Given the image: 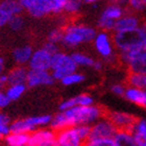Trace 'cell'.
<instances>
[{
    "mask_svg": "<svg viewBox=\"0 0 146 146\" xmlns=\"http://www.w3.org/2000/svg\"><path fill=\"white\" fill-rule=\"evenodd\" d=\"M53 140H55V131L51 128H39L29 135L27 146H42Z\"/></svg>",
    "mask_w": 146,
    "mask_h": 146,
    "instance_id": "cell-16",
    "label": "cell"
},
{
    "mask_svg": "<svg viewBox=\"0 0 146 146\" xmlns=\"http://www.w3.org/2000/svg\"><path fill=\"white\" fill-rule=\"evenodd\" d=\"M82 2L78 0H65V5L63 13L68 16L77 15L82 9Z\"/></svg>",
    "mask_w": 146,
    "mask_h": 146,
    "instance_id": "cell-27",
    "label": "cell"
},
{
    "mask_svg": "<svg viewBox=\"0 0 146 146\" xmlns=\"http://www.w3.org/2000/svg\"><path fill=\"white\" fill-rule=\"evenodd\" d=\"M26 88L27 87H26L25 84L7 86V88L5 90V94L11 101L17 100V99H19L22 95L24 94V92L26 91Z\"/></svg>",
    "mask_w": 146,
    "mask_h": 146,
    "instance_id": "cell-26",
    "label": "cell"
},
{
    "mask_svg": "<svg viewBox=\"0 0 146 146\" xmlns=\"http://www.w3.org/2000/svg\"><path fill=\"white\" fill-rule=\"evenodd\" d=\"M128 6L135 13H143L146 11V0H131Z\"/></svg>",
    "mask_w": 146,
    "mask_h": 146,
    "instance_id": "cell-34",
    "label": "cell"
},
{
    "mask_svg": "<svg viewBox=\"0 0 146 146\" xmlns=\"http://www.w3.org/2000/svg\"><path fill=\"white\" fill-rule=\"evenodd\" d=\"M9 86V80H7V76L6 74H1L0 75V91H3V89Z\"/></svg>",
    "mask_w": 146,
    "mask_h": 146,
    "instance_id": "cell-39",
    "label": "cell"
},
{
    "mask_svg": "<svg viewBox=\"0 0 146 146\" xmlns=\"http://www.w3.org/2000/svg\"><path fill=\"white\" fill-rule=\"evenodd\" d=\"M126 82H127L128 87H133V88L146 91V74L128 73L127 77H126Z\"/></svg>",
    "mask_w": 146,
    "mask_h": 146,
    "instance_id": "cell-24",
    "label": "cell"
},
{
    "mask_svg": "<svg viewBox=\"0 0 146 146\" xmlns=\"http://www.w3.org/2000/svg\"><path fill=\"white\" fill-rule=\"evenodd\" d=\"M23 7H22L20 1L15 0H4L0 2V12L3 13L6 17L12 19L13 17L21 15Z\"/></svg>",
    "mask_w": 146,
    "mask_h": 146,
    "instance_id": "cell-20",
    "label": "cell"
},
{
    "mask_svg": "<svg viewBox=\"0 0 146 146\" xmlns=\"http://www.w3.org/2000/svg\"><path fill=\"white\" fill-rule=\"evenodd\" d=\"M113 140L115 146H138L134 136L128 131H118Z\"/></svg>",
    "mask_w": 146,
    "mask_h": 146,
    "instance_id": "cell-21",
    "label": "cell"
},
{
    "mask_svg": "<svg viewBox=\"0 0 146 146\" xmlns=\"http://www.w3.org/2000/svg\"><path fill=\"white\" fill-rule=\"evenodd\" d=\"M29 135L9 133L5 137V143L7 146H27Z\"/></svg>",
    "mask_w": 146,
    "mask_h": 146,
    "instance_id": "cell-25",
    "label": "cell"
},
{
    "mask_svg": "<svg viewBox=\"0 0 146 146\" xmlns=\"http://www.w3.org/2000/svg\"><path fill=\"white\" fill-rule=\"evenodd\" d=\"M76 102V107H90L94 104V98L90 94L82 93L77 96H74Z\"/></svg>",
    "mask_w": 146,
    "mask_h": 146,
    "instance_id": "cell-30",
    "label": "cell"
},
{
    "mask_svg": "<svg viewBox=\"0 0 146 146\" xmlns=\"http://www.w3.org/2000/svg\"><path fill=\"white\" fill-rule=\"evenodd\" d=\"M141 23L140 18L134 13H125L118 21L116 22L115 28L113 33H120V31H131L138 29L140 27Z\"/></svg>",
    "mask_w": 146,
    "mask_h": 146,
    "instance_id": "cell-15",
    "label": "cell"
},
{
    "mask_svg": "<svg viewBox=\"0 0 146 146\" xmlns=\"http://www.w3.org/2000/svg\"><path fill=\"white\" fill-rule=\"evenodd\" d=\"M142 29H143L144 35H145V38H146V23H144V24H142Z\"/></svg>",
    "mask_w": 146,
    "mask_h": 146,
    "instance_id": "cell-43",
    "label": "cell"
},
{
    "mask_svg": "<svg viewBox=\"0 0 146 146\" xmlns=\"http://www.w3.org/2000/svg\"><path fill=\"white\" fill-rule=\"evenodd\" d=\"M104 117V110L97 106L90 107H74L70 110L58 112L51 118L50 128L53 131H58L68 127L78 125H90Z\"/></svg>",
    "mask_w": 146,
    "mask_h": 146,
    "instance_id": "cell-1",
    "label": "cell"
},
{
    "mask_svg": "<svg viewBox=\"0 0 146 146\" xmlns=\"http://www.w3.org/2000/svg\"><path fill=\"white\" fill-rule=\"evenodd\" d=\"M11 19L9 18V17H6L3 13L0 12V27H2V26H4V25L9 24V22Z\"/></svg>",
    "mask_w": 146,
    "mask_h": 146,
    "instance_id": "cell-40",
    "label": "cell"
},
{
    "mask_svg": "<svg viewBox=\"0 0 146 146\" xmlns=\"http://www.w3.org/2000/svg\"><path fill=\"white\" fill-rule=\"evenodd\" d=\"M33 52H34V49L31 45L19 46V47L14 49V51H13V60L17 64V66H24L25 67V65H28V63H29Z\"/></svg>",
    "mask_w": 146,
    "mask_h": 146,
    "instance_id": "cell-17",
    "label": "cell"
},
{
    "mask_svg": "<svg viewBox=\"0 0 146 146\" xmlns=\"http://www.w3.org/2000/svg\"><path fill=\"white\" fill-rule=\"evenodd\" d=\"M107 117L117 128V131H131L137 118L131 114L121 111H113L108 113Z\"/></svg>",
    "mask_w": 146,
    "mask_h": 146,
    "instance_id": "cell-13",
    "label": "cell"
},
{
    "mask_svg": "<svg viewBox=\"0 0 146 146\" xmlns=\"http://www.w3.org/2000/svg\"><path fill=\"white\" fill-rule=\"evenodd\" d=\"M56 146H84L86 143L78 135L76 127H68L55 133Z\"/></svg>",
    "mask_w": 146,
    "mask_h": 146,
    "instance_id": "cell-11",
    "label": "cell"
},
{
    "mask_svg": "<svg viewBox=\"0 0 146 146\" xmlns=\"http://www.w3.org/2000/svg\"><path fill=\"white\" fill-rule=\"evenodd\" d=\"M76 131L78 133V135L80 136L82 140L87 141L89 139V136H90V131H91V126L90 125H78V126H75Z\"/></svg>",
    "mask_w": 146,
    "mask_h": 146,
    "instance_id": "cell-35",
    "label": "cell"
},
{
    "mask_svg": "<svg viewBox=\"0 0 146 146\" xmlns=\"http://www.w3.org/2000/svg\"><path fill=\"white\" fill-rule=\"evenodd\" d=\"M124 97L131 104L145 108L146 106V91L140 90L133 87H126L124 93Z\"/></svg>",
    "mask_w": 146,
    "mask_h": 146,
    "instance_id": "cell-18",
    "label": "cell"
},
{
    "mask_svg": "<svg viewBox=\"0 0 146 146\" xmlns=\"http://www.w3.org/2000/svg\"><path fill=\"white\" fill-rule=\"evenodd\" d=\"M95 27L84 23L71 22L63 27V39L62 43L65 47L76 48L82 44L90 43L96 36Z\"/></svg>",
    "mask_w": 146,
    "mask_h": 146,
    "instance_id": "cell-2",
    "label": "cell"
},
{
    "mask_svg": "<svg viewBox=\"0 0 146 146\" xmlns=\"http://www.w3.org/2000/svg\"><path fill=\"white\" fill-rule=\"evenodd\" d=\"M117 128L113 125L107 116L100 118L91 125V131L88 140L94 139H113L117 134Z\"/></svg>",
    "mask_w": 146,
    "mask_h": 146,
    "instance_id": "cell-10",
    "label": "cell"
},
{
    "mask_svg": "<svg viewBox=\"0 0 146 146\" xmlns=\"http://www.w3.org/2000/svg\"><path fill=\"white\" fill-rule=\"evenodd\" d=\"M28 70L24 66H16L13 69L9 71L6 74L7 80H9V86L11 85H21L26 82L27 78Z\"/></svg>",
    "mask_w": 146,
    "mask_h": 146,
    "instance_id": "cell-19",
    "label": "cell"
},
{
    "mask_svg": "<svg viewBox=\"0 0 146 146\" xmlns=\"http://www.w3.org/2000/svg\"><path fill=\"white\" fill-rule=\"evenodd\" d=\"M129 131L134 136L136 142L146 141V120L145 119H137Z\"/></svg>",
    "mask_w": 146,
    "mask_h": 146,
    "instance_id": "cell-22",
    "label": "cell"
},
{
    "mask_svg": "<svg viewBox=\"0 0 146 146\" xmlns=\"http://www.w3.org/2000/svg\"><path fill=\"white\" fill-rule=\"evenodd\" d=\"M11 119L6 114L0 112V139L11 133Z\"/></svg>",
    "mask_w": 146,
    "mask_h": 146,
    "instance_id": "cell-29",
    "label": "cell"
},
{
    "mask_svg": "<svg viewBox=\"0 0 146 146\" xmlns=\"http://www.w3.org/2000/svg\"><path fill=\"white\" fill-rule=\"evenodd\" d=\"M23 9L34 18L58 15L64 11L65 0H21Z\"/></svg>",
    "mask_w": 146,
    "mask_h": 146,
    "instance_id": "cell-4",
    "label": "cell"
},
{
    "mask_svg": "<svg viewBox=\"0 0 146 146\" xmlns=\"http://www.w3.org/2000/svg\"><path fill=\"white\" fill-rule=\"evenodd\" d=\"M112 36L115 49L119 52V54L146 49V38L142 25L135 31L114 33Z\"/></svg>",
    "mask_w": 146,
    "mask_h": 146,
    "instance_id": "cell-3",
    "label": "cell"
},
{
    "mask_svg": "<svg viewBox=\"0 0 146 146\" xmlns=\"http://www.w3.org/2000/svg\"><path fill=\"white\" fill-rule=\"evenodd\" d=\"M94 48L101 58L108 63H113L117 60L116 49L113 42V36L108 31H97L94 40L92 41Z\"/></svg>",
    "mask_w": 146,
    "mask_h": 146,
    "instance_id": "cell-8",
    "label": "cell"
},
{
    "mask_svg": "<svg viewBox=\"0 0 146 146\" xmlns=\"http://www.w3.org/2000/svg\"><path fill=\"white\" fill-rule=\"evenodd\" d=\"M4 70H5V61L2 56H0V75L4 73Z\"/></svg>",
    "mask_w": 146,
    "mask_h": 146,
    "instance_id": "cell-42",
    "label": "cell"
},
{
    "mask_svg": "<svg viewBox=\"0 0 146 146\" xmlns=\"http://www.w3.org/2000/svg\"><path fill=\"white\" fill-rule=\"evenodd\" d=\"M71 58L73 62L75 63L76 67H91L93 66L95 62V58H93L91 55L87 54L85 52L82 51H74L71 53Z\"/></svg>",
    "mask_w": 146,
    "mask_h": 146,
    "instance_id": "cell-23",
    "label": "cell"
},
{
    "mask_svg": "<svg viewBox=\"0 0 146 146\" xmlns=\"http://www.w3.org/2000/svg\"><path fill=\"white\" fill-rule=\"evenodd\" d=\"M43 48L46 49L48 52H50L51 54H54L58 51V46L56 44H53V43L50 42H46L44 45H43Z\"/></svg>",
    "mask_w": 146,
    "mask_h": 146,
    "instance_id": "cell-37",
    "label": "cell"
},
{
    "mask_svg": "<svg viewBox=\"0 0 146 146\" xmlns=\"http://www.w3.org/2000/svg\"><path fill=\"white\" fill-rule=\"evenodd\" d=\"M102 66H104V64H102V62L99 61V60H95L94 64H93L92 68H93L94 70H96V71H100L101 69H102Z\"/></svg>",
    "mask_w": 146,
    "mask_h": 146,
    "instance_id": "cell-41",
    "label": "cell"
},
{
    "mask_svg": "<svg viewBox=\"0 0 146 146\" xmlns=\"http://www.w3.org/2000/svg\"><path fill=\"white\" fill-rule=\"evenodd\" d=\"M119 58L127 67L128 73L146 74V49L137 52L120 53Z\"/></svg>",
    "mask_w": 146,
    "mask_h": 146,
    "instance_id": "cell-9",
    "label": "cell"
},
{
    "mask_svg": "<svg viewBox=\"0 0 146 146\" xmlns=\"http://www.w3.org/2000/svg\"><path fill=\"white\" fill-rule=\"evenodd\" d=\"M62 39H63V28H53L48 33L47 36V42L53 43L58 45V43H62Z\"/></svg>",
    "mask_w": 146,
    "mask_h": 146,
    "instance_id": "cell-31",
    "label": "cell"
},
{
    "mask_svg": "<svg viewBox=\"0 0 146 146\" xmlns=\"http://www.w3.org/2000/svg\"><path fill=\"white\" fill-rule=\"evenodd\" d=\"M125 89H126V87L124 85H122V84H114L111 87V91L116 96H124Z\"/></svg>",
    "mask_w": 146,
    "mask_h": 146,
    "instance_id": "cell-36",
    "label": "cell"
},
{
    "mask_svg": "<svg viewBox=\"0 0 146 146\" xmlns=\"http://www.w3.org/2000/svg\"><path fill=\"white\" fill-rule=\"evenodd\" d=\"M9 25L13 31H21L22 28H23V26H24V19H23V17L21 15L15 16V17H13L9 20Z\"/></svg>",
    "mask_w": 146,
    "mask_h": 146,
    "instance_id": "cell-33",
    "label": "cell"
},
{
    "mask_svg": "<svg viewBox=\"0 0 146 146\" xmlns=\"http://www.w3.org/2000/svg\"><path fill=\"white\" fill-rule=\"evenodd\" d=\"M84 146H115L113 139H94L87 140Z\"/></svg>",
    "mask_w": 146,
    "mask_h": 146,
    "instance_id": "cell-32",
    "label": "cell"
},
{
    "mask_svg": "<svg viewBox=\"0 0 146 146\" xmlns=\"http://www.w3.org/2000/svg\"><path fill=\"white\" fill-rule=\"evenodd\" d=\"M51 118L52 116L50 115H40L18 119L11 123V133L31 135L40 127L44 128L45 126L50 125Z\"/></svg>",
    "mask_w": 146,
    "mask_h": 146,
    "instance_id": "cell-6",
    "label": "cell"
},
{
    "mask_svg": "<svg viewBox=\"0 0 146 146\" xmlns=\"http://www.w3.org/2000/svg\"><path fill=\"white\" fill-rule=\"evenodd\" d=\"M76 69L77 67L71 58V54L58 50L56 53L52 55L50 72H51L54 80L61 82L66 75L75 72Z\"/></svg>",
    "mask_w": 146,
    "mask_h": 146,
    "instance_id": "cell-5",
    "label": "cell"
},
{
    "mask_svg": "<svg viewBox=\"0 0 146 146\" xmlns=\"http://www.w3.org/2000/svg\"><path fill=\"white\" fill-rule=\"evenodd\" d=\"M54 82L50 71L28 70L25 85L29 88H36L40 86H50Z\"/></svg>",
    "mask_w": 146,
    "mask_h": 146,
    "instance_id": "cell-14",
    "label": "cell"
},
{
    "mask_svg": "<svg viewBox=\"0 0 146 146\" xmlns=\"http://www.w3.org/2000/svg\"><path fill=\"white\" fill-rule=\"evenodd\" d=\"M11 104V100L9 99V97L6 96L5 92L0 91V109H4L9 104Z\"/></svg>",
    "mask_w": 146,
    "mask_h": 146,
    "instance_id": "cell-38",
    "label": "cell"
},
{
    "mask_svg": "<svg viewBox=\"0 0 146 146\" xmlns=\"http://www.w3.org/2000/svg\"><path fill=\"white\" fill-rule=\"evenodd\" d=\"M52 55L43 47L34 50L31 55L28 67L29 70H40V71H50Z\"/></svg>",
    "mask_w": 146,
    "mask_h": 146,
    "instance_id": "cell-12",
    "label": "cell"
},
{
    "mask_svg": "<svg viewBox=\"0 0 146 146\" xmlns=\"http://www.w3.org/2000/svg\"><path fill=\"white\" fill-rule=\"evenodd\" d=\"M124 6L120 3H110L101 11L97 20V26L102 31H114L116 22L125 14Z\"/></svg>",
    "mask_w": 146,
    "mask_h": 146,
    "instance_id": "cell-7",
    "label": "cell"
},
{
    "mask_svg": "<svg viewBox=\"0 0 146 146\" xmlns=\"http://www.w3.org/2000/svg\"><path fill=\"white\" fill-rule=\"evenodd\" d=\"M85 80V75L82 73L79 72H73L68 74L62 79L61 82L66 87H69V86H73V85H77V84H80L82 82Z\"/></svg>",
    "mask_w": 146,
    "mask_h": 146,
    "instance_id": "cell-28",
    "label": "cell"
}]
</instances>
